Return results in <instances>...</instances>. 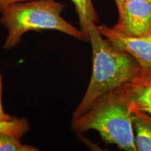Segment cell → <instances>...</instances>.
<instances>
[{
  "instance_id": "2e32d148",
  "label": "cell",
  "mask_w": 151,
  "mask_h": 151,
  "mask_svg": "<svg viewBox=\"0 0 151 151\" xmlns=\"http://www.w3.org/2000/svg\"><path fill=\"white\" fill-rule=\"evenodd\" d=\"M148 1H150V2L151 3V0H148Z\"/></svg>"
},
{
  "instance_id": "ba28073f",
  "label": "cell",
  "mask_w": 151,
  "mask_h": 151,
  "mask_svg": "<svg viewBox=\"0 0 151 151\" xmlns=\"http://www.w3.org/2000/svg\"><path fill=\"white\" fill-rule=\"evenodd\" d=\"M78 14L81 30L89 39L90 27L98 22V16L92 0H71Z\"/></svg>"
},
{
  "instance_id": "9a60e30c",
  "label": "cell",
  "mask_w": 151,
  "mask_h": 151,
  "mask_svg": "<svg viewBox=\"0 0 151 151\" xmlns=\"http://www.w3.org/2000/svg\"><path fill=\"white\" fill-rule=\"evenodd\" d=\"M2 83V79H1V74H0V83Z\"/></svg>"
},
{
  "instance_id": "9c48e42d",
  "label": "cell",
  "mask_w": 151,
  "mask_h": 151,
  "mask_svg": "<svg viewBox=\"0 0 151 151\" xmlns=\"http://www.w3.org/2000/svg\"><path fill=\"white\" fill-rule=\"evenodd\" d=\"M29 129V124L25 118L12 119L5 121H0V132L7 133L18 137H22Z\"/></svg>"
},
{
  "instance_id": "8992f818",
  "label": "cell",
  "mask_w": 151,
  "mask_h": 151,
  "mask_svg": "<svg viewBox=\"0 0 151 151\" xmlns=\"http://www.w3.org/2000/svg\"><path fill=\"white\" fill-rule=\"evenodd\" d=\"M122 88L132 110L151 115V81L136 78Z\"/></svg>"
},
{
  "instance_id": "277c9868",
  "label": "cell",
  "mask_w": 151,
  "mask_h": 151,
  "mask_svg": "<svg viewBox=\"0 0 151 151\" xmlns=\"http://www.w3.org/2000/svg\"><path fill=\"white\" fill-rule=\"evenodd\" d=\"M115 31L132 37L151 35V3L148 0H127L118 11Z\"/></svg>"
},
{
  "instance_id": "6da1fadb",
  "label": "cell",
  "mask_w": 151,
  "mask_h": 151,
  "mask_svg": "<svg viewBox=\"0 0 151 151\" xmlns=\"http://www.w3.org/2000/svg\"><path fill=\"white\" fill-rule=\"evenodd\" d=\"M89 42L92 52L91 78L73 118L84 114L100 97L135 80L142 72L134 58L113 46L101 35L97 24L90 27Z\"/></svg>"
},
{
  "instance_id": "3957f363",
  "label": "cell",
  "mask_w": 151,
  "mask_h": 151,
  "mask_svg": "<svg viewBox=\"0 0 151 151\" xmlns=\"http://www.w3.org/2000/svg\"><path fill=\"white\" fill-rule=\"evenodd\" d=\"M65 6L55 0H33L11 4L1 11L0 22L8 30L3 48L11 49L30 31L57 30L83 41H89L83 31L61 16Z\"/></svg>"
},
{
  "instance_id": "52a82bcc",
  "label": "cell",
  "mask_w": 151,
  "mask_h": 151,
  "mask_svg": "<svg viewBox=\"0 0 151 151\" xmlns=\"http://www.w3.org/2000/svg\"><path fill=\"white\" fill-rule=\"evenodd\" d=\"M132 125L138 151H151V115L132 111Z\"/></svg>"
},
{
  "instance_id": "30bf717a",
  "label": "cell",
  "mask_w": 151,
  "mask_h": 151,
  "mask_svg": "<svg viewBox=\"0 0 151 151\" xmlns=\"http://www.w3.org/2000/svg\"><path fill=\"white\" fill-rule=\"evenodd\" d=\"M20 138L7 133L0 132V151H37L39 149L23 144Z\"/></svg>"
},
{
  "instance_id": "8fae6325",
  "label": "cell",
  "mask_w": 151,
  "mask_h": 151,
  "mask_svg": "<svg viewBox=\"0 0 151 151\" xmlns=\"http://www.w3.org/2000/svg\"><path fill=\"white\" fill-rule=\"evenodd\" d=\"M1 93H2V83H0V121L9 120L13 118V117L6 114L4 111L2 105H1Z\"/></svg>"
},
{
  "instance_id": "5b68a950",
  "label": "cell",
  "mask_w": 151,
  "mask_h": 151,
  "mask_svg": "<svg viewBox=\"0 0 151 151\" xmlns=\"http://www.w3.org/2000/svg\"><path fill=\"white\" fill-rule=\"evenodd\" d=\"M101 35L106 38L115 47L127 52L139 62L141 74L139 76H151V35L142 37H132L115 31L108 26L97 25Z\"/></svg>"
},
{
  "instance_id": "4fadbf2b",
  "label": "cell",
  "mask_w": 151,
  "mask_h": 151,
  "mask_svg": "<svg viewBox=\"0 0 151 151\" xmlns=\"http://www.w3.org/2000/svg\"><path fill=\"white\" fill-rule=\"evenodd\" d=\"M126 1H127V0H115V1H116V3L117 7H118V11L121 9L122 5L124 4V3Z\"/></svg>"
},
{
  "instance_id": "5bb4252c",
  "label": "cell",
  "mask_w": 151,
  "mask_h": 151,
  "mask_svg": "<svg viewBox=\"0 0 151 151\" xmlns=\"http://www.w3.org/2000/svg\"><path fill=\"white\" fill-rule=\"evenodd\" d=\"M137 78H139V79H143V80H148V81H151V76H138Z\"/></svg>"
},
{
  "instance_id": "7a4b0ae2",
  "label": "cell",
  "mask_w": 151,
  "mask_h": 151,
  "mask_svg": "<svg viewBox=\"0 0 151 151\" xmlns=\"http://www.w3.org/2000/svg\"><path fill=\"white\" fill-rule=\"evenodd\" d=\"M132 111L121 87L100 97L84 114L73 118L71 129L77 134L95 130L105 142L124 150L137 151Z\"/></svg>"
},
{
  "instance_id": "7c38bea8",
  "label": "cell",
  "mask_w": 151,
  "mask_h": 151,
  "mask_svg": "<svg viewBox=\"0 0 151 151\" xmlns=\"http://www.w3.org/2000/svg\"><path fill=\"white\" fill-rule=\"evenodd\" d=\"M33 1V0H0V11L6 8L7 6L14 4L18 2H24V1Z\"/></svg>"
}]
</instances>
